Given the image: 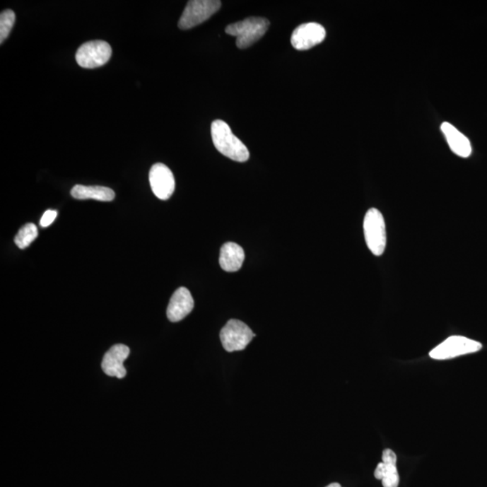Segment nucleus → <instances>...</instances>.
<instances>
[{
  "label": "nucleus",
  "instance_id": "obj_1",
  "mask_svg": "<svg viewBox=\"0 0 487 487\" xmlns=\"http://www.w3.org/2000/svg\"><path fill=\"white\" fill-rule=\"evenodd\" d=\"M211 137L216 148L225 158L240 163L250 159L247 147L234 135L225 121L218 119L212 122Z\"/></svg>",
  "mask_w": 487,
  "mask_h": 487
},
{
  "label": "nucleus",
  "instance_id": "obj_2",
  "mask_svg": "<svg viewBox=\"0 0 487 487\" xmlns=\"http://www.w3.org/2000/svg\"><path fill=\"white\" fill-rule=\"evenodd\" d=\"M270 22L264 18H248L243 21L234 23L225 28V33L237 37V47L246 49L262 38Z\"/></svg>",
  "mask_w": 487,
  "mask_h": 487
},
{
  "label": "nucleus",
  "instance_id": "obj_3",
  "mask_svg": "<svg viewBox=\"0 0 487 487\" xmlns=\"http://www.w3.org/2000/svg\"><path fill=\"white\" fill-rule=\"evenodd\" d=\"M384 216L377 209L372 208L364 218L365 240L369 250L380 257L387 247V230Z\"/></svg>",
  "mask_w": 487,
  "mask_h": 487
},
{
  "label": "nucleus",
  "instance_id": "obj_4",
  "mask_svg": "<svg viewBox=\"0 0 487 487\" xmlns=\"http://www.w3.org/2000/svg\"><path fill=\"white\" fill-rule=\"evenodd\" d=\"M221 8L218 0H192L189 1L180 18L178 25L182 30L195 28L216 14Z\"/></svg>",
  "mask_w": 487,
  "mask_h": 487
},
{
  "label": "nucleus",
  "instance_id": "obj_5",
  "mask_svg": "<svg viewBox=\"0 0 487 487\" xmlns=\"http://www.w3.org/2000/svg\"><path fill=\"white\" fill-rule=\"evenodd\" d=\"M254 336L250 327L238 319L228 320L221 331L222 346L228 352L244 351Z\"/></svg>",
  "mask_w": 487,
  "mask_h": 487
},
{
  "label": "nucleus",
  "instance_id": "obj_6",
  "mask_svg": "<svg viewBox=\"0 0 487 487\" xmlns=\"http://www.w3.org/2000/svg\"><path fill=\"white\" fill-rule=\"evenodd\" d=\"M483 348L481 343L462 336H452L447 339L430 352L431 358L445 360L457 356L471 354Z\"/></svg>",
  "mask_w": 487,
  "mask_h": 487
},
{
  "label": "nucleus",
  "instance_id": "obj_7",
  "mask_svg": "<svg viewBox=\"0 0 487 487\" xmlns=\"http://www.w3.org/2000/svg\"><path fill=\"white\" fill-rule=\"evenodd\" d=\"M111 54L112 49L107 42L96 40L81 45L75 58L81 67L94 69L105 65L110 61Z\"/></svg>",
  "mask_w": 487,
  "mask_h": 487
},
{
  "label": "nucleus",
  "instance_id": "obj_8",
  "mask_svg": "<svg viewBox=\"0 0 487 487\" xmlns=\"http://www.w3.org/2000/svg\"><path fill=\"white\" fill-rule=\"evenodd\" d=\"M325 28L317 23H306L293 32L291 42L296 50L305 51L324 41Z\"/></svg>",
  "mask_w": 487,
  "mask_h": 487
},
{
  "label": "nucleus",
  "instance_id": "obj_9",
  "mask_svg": "<svg viewBox=\"0 0 487 487\" xmlns=\"http://www.w3.org/2000/svg\"><path fill=\"white\" fill-rule=\"evenodd\" d=\"M149 182L153 194L163 201H166L175 192V180L171 170L163 163H156L149 172Z\"/></svg>",
  "mask_w": 487,
  "mask_h": 487
},
{
  "label": "nucleus",
  "instance_id": "obj_10",
  "mask_svg": "<svg viewBox=\"0 0 487 487\" xmlns=\"http://www.w3.org/2000/svg\"><path fill=\"white\" fill-rule=\"evenodd\" d=\"M130 349L129 346L123 344L113 346L104 356L101 368L109 377L124 378L126 377L127 370L124 367V362L129 358Z\"/></svg>",
  "mask_w": 487,
  "mask_h": 487
},
{
  "label": "nucleus",
  "instance_id": "obj_11",
  "mask_svg": "<svg viewBox=\"0 0 487 487\" xmlns=\"http://www.w3.org/2000/svg\"><path fill=\"white\" fill-rule=\"evenodd\" d=\"M194 300L191 293L185 287L175 291L168 308V318L172 322H181L192 312Z\"/></svg>",
  "mask_w": 487,
  "mask_h": 487
},
{
  "label": "nucleus",
  "instance_id": "obj_12",
  "mask_svg": "<svg viewBox=\"0 0 487 487\" xmlns=\"http://www.w3.org/2000/svg\"><path fill=\"white\" fill-rule=\"evenodd\" d=\"M440 129L446 137L451 151L455 153L460 158H469L472 153L471 143H470L469 139L450 123L444 122Z\"/></svg>",
  "mask_w": 487,
  "mask_h": 487
},
{
  "label": "nucleus",
  "instance_id": "obj_13",
  "mask_svg": "<svg viewBox=\"0 0 487 487\" xmlns=\"http://www.w3.org/2000/svg\"><path fill=\"white\" fill-rule=\"evenodd\" d=\"M245 260V252L240 245L228 242L221 250L220 264L225 272H237Z\"/></svg>",
  "mask_w": 487,
  "mask_h": 487
},
{
  "label": "nucleus",
  "instance_id": "obj_14",
  "mask_svg": "<svg viewBox=\"0 0 487 487\" xmlns=\"http://www.w3.org/2000/svg\"><path fill=\"white\" fill-rule=\"evenodd\" d=\"M71 194L74 199H93L99 201H112L115 199V192L113 189L103 186L75 185L71 189Z\"/></svg>",
  "mask_w": 487,
  "mask_h": 487
},
{
  "label": "nucleus",
  "instance_id": "obj_15",
  "mask_svg": "<svg viewBox=\"0 0 487 487\" xmlns=\"http://www.w3.org/2000/svg\"><path fill=\"white\" fill-rule=\"evenodd\" d=\"M375 477L382 480L384 487H398L400 482L397 465L394 464L379 463L375 471Z\"/></svg>",
  "mask_w": 487,
  "mask_h": 487
},
{
  "label": "nucleus",
  "instance_id": "obj_16",
  "mask_svg": "<svg viewBox=\"0 0 487 487\" xmlns=\"http://www.w3.org/2000/svg\"><path fill=\"white\" fill-rule=\"evenodd\" d=\"M38 236V230L37 225L33 223L25 225L24 227L19 230L18 235L15 237V243L20 250H25L30 246L33 241Z\"/></svg>",
  "mask_w": 487,
  "mask_h": 487
},
{
  "label": "nucleus",
  "instance_id": "obj_17",
  "mask_svg": "<svg viewBox=\"0 0 487 487\" xmlns=\"http://www.w3.org/2000/svg\"><path fill=\"white\" fill-rule=\"evenodd\" d=\"M16 15L14 11L8 9L0 15V42L3 44L9 34H11L13 25L15 24Z\"/></svg>",
  "mask_w": 487,
  "mask_h": 487
},
{
  "label": "nucleus",
  "instance_id": "obj_18",
  "mask_svg": "<svg viewBox=\"0 0 487 487\" xmlns=\"http://www.w3.org/2000/svg\"><path fill=\"white\" fill-rule=\"evenodd\" d=\"M57 217V211H45L40 221V225L42 228H47L54 221Z\"/></svg>",
  "mask_w": 487,
  "mask_h": 487
},
{
  "label": "nucleus",
  "instance_id": "obj_19",
  "mask_svg": "<svg viewBox=\"0 0 487 487\" xmlns=\"http://www.w3.org/2000/svg\"><path fill=\"white\" fill-rule=\"evenodd\" d=\"M382 463L385 464H394V465H397V454L394 452L393 450H385L384 452H382Z\"/></svg>",
  "mask_w": 487,
  "mask_h": 487
},
{
  "label": "nucleus",
  "instance_id": "obj_20",
  "mask_svg": "<svg viewBox=\"0 0 487 487\" xmlns=\"http://www.w3.org/2000/svg\"><path fill=\"white\" fill-rule=\"evenodd\" d=\"M327 487H341V486L339 485V483H330V485L327 486Z\"/></svg>",
  "mask_w": 487,
  "mask_h": 487
}]
</instances>
